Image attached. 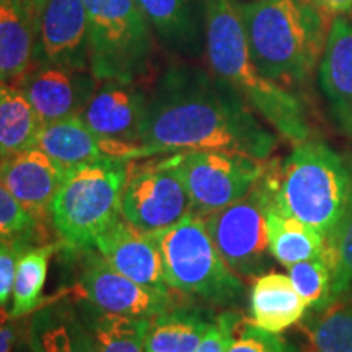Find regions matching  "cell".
<instances>
[{
    "instance_id": "6da1fadb",
    "label": "cell",
    "mask_w": 352,
    "mask_h": 352,
    "mask_svg": "<svg viewBox=\"0 0 352 352\" xmlns=\"http://www.w3.org/2000/svg\"><path fill=\"white\" fill-rule=\"evenodd\" d=\"M277 139L245 100L212 72L171 64L148 94L139 157L222 151L267 160Z\"/></svg>"
},
{
    "instance_id": "7a4b0ae2",
    "label": "cell",
    "mask_w": 352,
    "mask_h": 352,
    "mask_svg": "<svg viewBox=\"0 0 352 352\" xmlns=\"http://www.w3.org/2000/svg\"><path fill=\"white\" fill-rule=\"evenodd\" d=\"M233 3L259 74L284 88L307 82L323 56L329 15L311 0Z\"/></svg>"
},
{
    "instance_id": "3957f363",
    "label": "cell",
    "mask_w": 352,
    "mask_h": 352,
    "mask_svg": "<svg viewBox=\"0 0 352 352\" xmlns=\"http://www.w3.org/2000/svg\"><path fill=\"white\" fill-rule=\"evenodd\" d=\"M266 206L331 235L352 192V171L340 153L320 140H303L283 164H264L259 178Z\"/></svg>"
},
{
    "instance_id": "277c9868",
    "label": "cell",
    "mask_w": 352,
    "mask_h": 352,
    "mask_svg": "<svg viewBox=\"0 0 352 352\" xmlns=\"http://www.w3.org/2000/svg\"><path fill=\"white\" fill-rule=\"evenodd\" d=\"M206 51L210 72L245 100L267 124L290 142L310 135L305 111L296 95L263 77L253 64L239 12L232 0H204Z\"/></svg>"
},
{
    "instance_id": "5b68a950",
    "label": "cell",
    "mask_w": 352,
    "mask_h": 352,
    "mask_svg": "<svg viewBox=\"0 0 352 352\" xmlns=\"http://www.w3.org/2000/svg\"><path fill=\"white\" fill-rule=\"evenodd\" d=\"M153 236L170 289L214 307L233 308L245 302V284L220 256L201 215L188 214Z\"/></svg>"
},
{
    "instance_id": "8992f818",
    "label": "cell",
    "mask_w": 352,
    "mask_h": 352,
    "mask_svg": "<svg viewBox=\"0 0 352 352\" xmlns=\"http://www.w3.org/2000/svg\"><path fill=\"white\" fill-rule=\"evenodd\" d=\"M126 162L109 157L64 171L51 202V223L69 250L95 248L98 236L122 214Z\"/></svg>"
},
{
    "instance_id": "52a82bcc",
    "label": "cell",
    "mask_w": 352,
    "mask_h": 352,
    "mask_svg": "<svg viewBox=\"0 0 352 352\" xmlns=\"http://www.w3.org/2000/svg\"><path fill=\"white\" fill-rule=\"evenodd\" d=\"M88 12L90 70L98 82L140 83L151 76L155 43L135 0H83Z\"/></svg>"
},
{
    "instance_id": "ba28073f",
    "label": "cell",
    "mask_w": 352,
    "mask_h": 352,
    "mask_svg": "<svg viewBox=\"0 0 352 352\" xmlns=\"http://www.w3.org/2000/svg\"><path fill=\"white\" fill-rule=\"evenodd\" d=\"M121 212L127 222L145 233L168 228L192 212L191 197L176 173L173 155L126 162Z\"/></svg>"
},
{
    "instance_id": "9c48e42d",
    "label": "cell",
    "mask_w": 352,
    "mask_h": 352,
    "mask_svg": "<svg viewBox=\"0 0 352 352\" xmlns=\"http://www.w3.org/2000/svg\"><path fill=\"white\" fill-rule=\"evenodd\" d=\"M173 164L201 217L248 195L264 171V160L222 151H183Z\"/></svg>"
},
{
    "instance_id": "30bf717a",
    "label": "cell",
    "mask_w": 352,
    "mask_h": 352,
    "mask_svg": "<svg viewBox=\"0 0 352 352\" xmlns=\"http://www.w3.org/2000/svg\"><path fill=\"white\" fill-rule=\"evenodd\" d=\"M202 219L220 256L236 276L252 279L270 270L266 201L258 183L241 199Z\"/></svg>"
},
{
    "instance_id": "8fae6325",
    "label": "cell",
    "mask_w": 352,
    "mask_h": 352,
    "mask_svg": "<svg viewBox=\"0 0 352 352\" xmlns=\"http://www.w3.org/2000/svg\"><path fill=\"white\" fill-rule=\"evenodd\" d=\"M76 252H80V271L74 296L85 298L101 310L135 318H152L189 298L179 297L176 290L164 292L134 283L114 270L95 248Z\"/></svg>"
},
{
    "instance_id": "7c38bea8",
    "label": "cell",
    "mask_w": 352,
    "mask_h": 352,
    "mask_svg": "<svg viewBox=\"0 0 352 352\" xmlns=\"http://www.w3.org/2000/svg\"><path fill=\"white\" fill-rule=\"evenodd\" d=\"M147 104L148 95L139 83L104 80L98 83L80 118L98 138L139 147Z\"/></svg>"
},
{
    "instance_id": "4fadbf2b",
    "label": "cell",
    "mask_w": 352,
    "mask_h": 352,
    "mask_svg": "<svg viewBox=\"0 0 352 352\" xmlns=\"http://www.w3.org/2000/svg\"><path fill=\"white\" fill-rule=\"evenodd\" d=\"M91 70L38 64L19 85L36 111L41 124L80 116L98 87Z\"/></svg>"
},
{
    "instance_id": "5bb4252c",
    "label": "cell",
    "mask_w": 352,
    "mask_h": 352,
    "mask_svg": "<svg viewBox=\"0 0 352 352\" xmlns=\"http://www.w3.org/2000/svg\"><path fill=\"white\" fill-rule=\"evenodd\" d=\"M36 64L90 70L88 12L83 0H47L38 23Z\"/></svg>"
},
{
    "instance_id": "9a60e30c",
    "label": "cell",
    "mask_w": 352,
    "mask_h": 352,
    "mask_svg": "<svg viewBox=\"0 0 352 352\" xmlns=\"http://www.w3.org/2000/svg\"><path fill=\"white\" fill-rule=\"evenodd\" d=\"M95 248L116 271L145 287L173 290L164 274L160 248L153 233L135 228L120 215L96 240Z\"/></svg>"
},
{
    "instance_id": "2e32d148",
    "label": "cell",
    "mask_w": 352,
    "mask_h": 352,
    "mask_svg": "<svg viewBox=\"0 0 352 352\" xmlns=\"http://www.w3.org/2000/svg\"><path fill=\"white\" fill-rule=\"evenodd\" d=\"M63 178L64 170L36 147L0 158V183L44 226Z\"/></svg>"
},
{
    "instance_id": "e0dca14e",
    "label": "cell",
    "mask_w": 352,
    "mask_h": 352,
    "mask_svg": "<svg viewBox=\"0 0 352 352\" xmlns=\"http://www.w3.org/2000/svg\"><path fill=\"white\" fill-rule=\"evenodd\" d=\"M318 82L338 127L352 139V19L333 16L318 64Z\"/></svg>"
},
{
    "instance_id": "ac0fdd59",
    "label": "cell",
    "mask_w": 352,
    "mask_h": 352,
    "mask_svg": "<svg viewBox=\"0 0 352 352\" xmlns=\"http://www.w3.org/2000/svg\"><path fill=\"white\" fill-rule=\"evenodd\" d=\"M26 346L32 352H101L76 302L41 303L25 328Z\"/></svg>"
},
{
    "instance_id": "d6986e66",
    "label": "cell",
    "mask_w": 352,
    "mask_h": 352,
    "mask_svg": "<svg viewBox=\"0 0 352 352\" xmlns=\"http://www.w3.org/2000/svg\"><path fill=\"white\" fill-rule=\"evenodd\" d=\"M38 23L19 0H0V82L19 85L36 67Z\"/></svg>"
},
{
    "instance_id": "ffe728a7",
    "label": "cell",
    "mask_w": 352,
    "mask_h": 352,
    "mask_svg": "<svg viewBox=\"0 0 352 352\" xmlns=\"http://www.w3.org/2000/svg\"><path fill=\"white\" fill-rule=\"evenodd\" d=\"M215 316L210 307L186 298L152 316L144 352H196Z\"/></svg>"
},
{
    "instance_id": "44dd1931",
    "label": "cell",
    "mask_w": 352,
    "mask_h": 352,
    "mask_svg": "<svg viewBox=\"0 0 352 352\" xmlns=\"http://www.w3.org/2000/svg\"><path fill=\"white\" fill-rule=\"evenodd\" d=\"M111 147V140L98 138L80 116L43 124L36 140V148L46 153L64 171L113 157Z\"/></svg>"
},
{
    "instance_id": "7402d4cb",
    "label": "cell",
    "mask_w": 352,
    "mask_h": 352,
    "mask_svg": "<svg viewBox=\"0 0 352 352\" xmlns=\"http://www.w3.org/2000/svg\"><path fill=\"white\" fill-rule=\"evenodd\" d=\"M307 305L289 276L264 272L253 283L250 294V320L271 333H283L305 316Z\"/></svg>"
},
{
    "instance_id": "603a6c76",
    "label": "cell",
    "mask_w": 352,
    "mask_h": 352,
    "mask_svg": "<svg viewBox=\"0 0 352 352\" xmlns=\"http://www.w3.org/2000/svg\"><path fill=\"white\" fill-rule=\"evenodd\" d=\"M74 302L101 352H144L151 318L111 314L80 297Z\"/></svg>"
},
{
    "instance_id": "cb8c5ba5",
    "label": "cell",
    "mask_w": 352,
    "mask_h": 352,
    "mask_svg": "<svg viewBox=\"0 0 352 352\" xmlns=\"http://www.w3.org/2000/svg\"><path fill=\"white\" fill-rule=\"evenodd\" d=\"M41 126L23 91L0 82V158L36 147Z\"/></svg>"
},
{
    "instance_id": "d4e9b609",
    "label": "cell",
    "mask_w": 352,
    "mask_h": 352,
    "mask_svg": "<svg viewBox=\"0 0 352 352\" xmlns=\"http://www.w3.org/2000/svg\"><path fill=\"white\" fill-rule=\"evenodd\" d=\"M266 219L271 254L283 266L289 267L296 263L318 258L324 253L327 240L315 228L267 206Z\"/></svg>"
},
{
    "instance_id": "484cf974",
    "label": "cell",
    "mask_w": 352,
    "mask_h": 352,
    "mask_svg": "<svg viewBox=\"0 0 352 352\" xmlns=\"http://www.w3.org/2000/svg\"><path fill=\"white\" fill-rule=\"evenodd\" d=\"M57 250H59L57 243L25 246L19 258V264H16L12 307L8 310L13 318L20 320L23 316L32 315L41 305L50 261Z\"/></svg>"
},
{
    "instance_id": "4316f807",
    "label": "cell",
    "mask_w": 352,
    "mask_h": 352,
    "mask_svg": "<svg viewBox=\"0 0 352 352\" xmlns=\"http://www.w3.org/2000/svg\"><path fill=\"white\" fill-rule=\"evenodd\" d=\"M310 352H352V297L303 316Z\"/></svg>"
},
{
    "instance_id": "83f0119b",
    "label": "cell",
    "mask_w": 352,
    "mask_h": 352,
    "mask_svg": "<svg viewBox=\"0 0 352 352\" xmlns=\"http://www.w3.org/2000/svg\"><path fill=\"white\" fill-rule=\"evenodd\" d=\"M164 43L175 50H189L196 43L192 0H135Z\"/></svg>"
},
{
    "instance_id": "f1b7e54d",
    "label": "cell",
    "mask_w": 352,
    "mask_h": 352,
    "mask_svg": "<svg viewBox=\"0 0 352 352\" xmlns=\"http://www.w3.org/2000/svg\"><path fill=\"white\" fill-rule=\"evenodd\" d=\"M324 253L333 271L331 303L352 297V192L340 223L327 239Z\"/></svg>"
},
{
    "instance_id": "f546056e",
    "label": "cell",
    "mask_w": 352,
    "mask_h": 352,
    "mask_svg": "<svg viewBox=\"0 0 352 352\" xmlns=\"http://www.w3.org/2000/svg\"><path fill=\"white\" fill-rule=\"evenodd\" d=\"M289 277L311 311L321 310L331 303L333 271L327 253L289 266Z\"/></svg>"
},
{
    "instance_id": "4dcf8cb0",
    "label": "cell",
    "mask_w": 352,
    "mask_h": 352,
    "mask_svg": "<svg viewBox=\"0 0 352 352\" xmlns=\"http://www.w3.org/2000/svg\"><path fill=\"white\" fill-rule=\"evenodd\" d=\"M46 235V226L33 217L0 183V240L43 245L47 243Z\"/></svg>"
},
{
    "instance_id": "1f68e13d",
    "label": "cell",
    "mask_w": 352,
    "mask_h": 352,
    "mask_svg": "<svg viewBox=\"0 0 352 352\" xmlns=\"http://www.w3.org/2000/svg\"><path fill=\"white\" fill-rule=\"evenodd\" d=\"M227 352H303L300 347L279 333H271L256 327L241 315L232 329Z\"/></svg>"
},
{
    "instance_id": "d6a6232c",
    "label": "cell",
    "mask_w": 352,
    "mask_h": 352,
    "mask_svg": "<svg viewBox=\"0 0 352 352\" xmlns=\"http://www.w3.org/2000/svg\"><path fill=\"white\" fill-rule=\"evenodd\" d=\"M241 316V311L228 308L217 314L214 323L210 324L208 333L204 334L196 352H227L230 344L232 329Z\"/></svg>"
},
{
    "instance_id": "836d02e7",
    "label": "cell",
    "mask_w": 352,
    "mask_h": 352,
    "mask_svg": "<svg viewBox=\"0 0 352 352\" xmlns=\"http://www.w3.org/2000/svg\"><path fill=\"white\" fill-rule=\"evenodd\" d=\"M26 243L0 240V308H7L13 294L16 264Z\"/></svg>"
},
{
    "instance_id": "e575fe53",
    "label": "cell",
    "mask_w": 352,
    "mask_h": 352,
    "mask_svg": "<svg viewBox=\"0 0 352 352\" xmlns=\"http://www.w3.org/2000/svg\"><path fill=\"white\" fill-rule=\"evenodd\" d=\"M21 329L7 308H0V352H15Z\"/></svg>"
},
{
    "instance_id": "d590c367",
    "label": "cell",
    "mask_w": 352,
    "mask_h": 352,
    "mask_svg": "<svg viewBox=\"0 0 352 352\" xmlns=\"http://www.w3.org/2000/svg\"><path fill=\"white\" fill-rule=\"evenodd\" d=\"M311 2L329 16L344 15L347 12H352V0H311Z\"/></svg>"
},
{
    "instance_id": "8d00e7d4",
    "label": "cell",
    "mask_w": 352,
    "mask_h": 352,
    "mask_svg": "<svg viewBox=\"0 0 352 352\" xmlns=\"http://www.w3.org/2000/svg\"><path fill=\"white\" fill-rule=\"evenodd\" d=\"M19 2L28 10L30 15L33 16V20L39 23V16H41V12L47 0H19Z\"/></svg>"
},
{
    "instance_id": "74e56055",
    "label": "cell",
    "mask_w": 352,
    "mask_h": 352,
    "mask_svg": "<svg viewBox=\"0 0 352 352\" xmlns=\"http://www.w3.org/2000/svg\"><path fill=\"white\" fill-rule=\"evenodd\" d=\"M232 2H236V0H232Z\"/></svg>"
}]
</instances>
